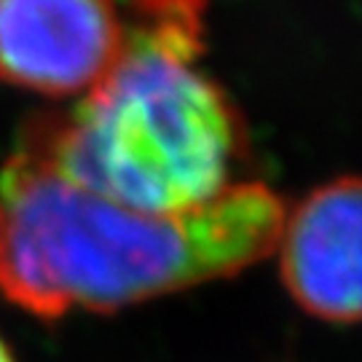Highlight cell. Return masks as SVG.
Listing matches in <instances>:
<instances>
[{
  "instance_id": "6da1fadb",
  "label": "cell",
  "mask_w": 362,
  "mask_h": 362,
  "mask_svg": "<svg viewBox=\"0 0 362 362\" xmlns=\"http://www.w3.org/2000/svg\"><path fill=\"white\" fill-rule=\"evenodd\" d=\"M285 215L260 182H236L185 215H148L19 151L0 169V293L43 320L124 309L263 260Z\"/></svg>"
},
{
  "instance_id": "7a4b0ae2",
  "label": "cell",
  "mask_w": 362,
  "mask_h": 362,
  "mask_svg": "<svg viewBox=\"0 0 362 362\" xmlns=\"http://www.w3.org/2000/svg\"><path fill=\"white\" fill-rule=\"evenodd\" d=\"M204 25L164 16L124 22L107 76L22 148L78 188L148 215H185L239 180L245 127L228 94L196 67Z\"/></svg>"
},
{
  "instance_id": "3957f363",
  "label": "cell",
  "mask_w": 362,
  "mask_h": 362,
  "mask_svg": "<svg viewBox=\"0 0 362 362\" xmlns=\"http://www.w3.org/2000/svg\"><path fill=\"white\" fill-rule=\"evenodd\" d=\"M121 49L116 0H0V81L8 86L83 97Z\"/></svg>"
},
{
  "instance_id": "277c9868",
  "label": "cell",
  "mask_w": 362,
  "mask_h": 362,
  "mask_svg": "<svg viewBox=\"0 0 362 362\" xmlns=\"http://www.w3.org/2000/svg\"><path fill=\"white\" fill-rule=\"evenodd\" d=\"M360 182L338 177L285 215L276 242L287 290L327 322L360 317Z\"/></svg>"
},
{
  "instance_id": "5b68a950",
  "label": "cell",
  "mask_w": 362,
  "mask_h": 362,
  "mask_svg": "<svg viewBox=\"0 0 362 362\" xmlns=\"http://www.w3.org/2000/svg\"><path fill=\"white\" fill-rule=\"evenodd\" d=\"M0 362H13L11 351H8V346H6V341L0 338Z\"/></svg>"
}]
</instances>
